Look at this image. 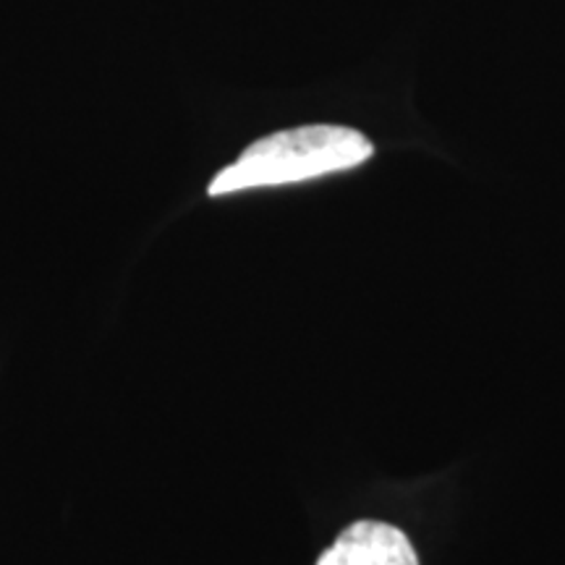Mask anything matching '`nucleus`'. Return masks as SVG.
Instances as JSON below:
<instances>
[{
  "mask_svg": "<svg viewBox=\"0 0 565 565\" xmlns=\"http://www.w3.org/2000/svg\"><path fill=\"white\" fill-rule=\"evenodd\" d=\"M374 154V145L349 126H299L252 141L236 162L225 166L210 183V196L244 189L286 186L351 171Z\"/></svg>",
  "mask_w": 565,
  "mask_h": 565,
  "instance_id": "1",
  "label": "nucleus"
},
{
  "mask_svg": "<svg viewBox=\"0 0 565 565\" xmlns=\"http://www.w3.org/2000/svg\"><path fill=\"white\" fill-rule=\"evenodd\" d=\"M317 565H419L408 536L383 521H356L320 555Z\"/></svg>",
  "mask_w": 565,
  "mask_h": 565,
  "instance_id": "2",
  "label": "nucleus"
}]
</instances>
